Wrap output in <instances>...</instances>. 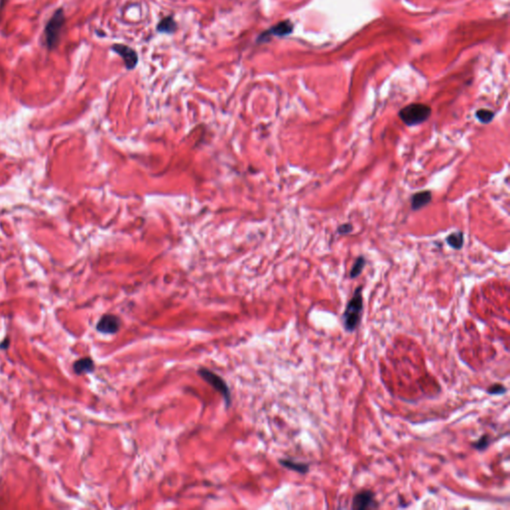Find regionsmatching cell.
Returning a JSON list of instances; mask_svg holds the SVG:
<instances>
[{
    "label": "cell",
    "mask_w": 510,
    "mask_h": 510,
    "mask_svg": "<svg viewBox=\"0 0 510 510\" xmlns=\"http://www.w3.org/2000/svg\"><path fill=\"white\" fill-rule=\"evenodd\" d=\"M364 312V297L363 286L360 285L356 288L352 298L347 303L345 311L342 315V323L344 329L352 333L359 327Z\"/></svg>",
    "instance_id": "6da1fadb"
},
{
    "label": "cell",
    "mask_w": 510,
    "mask_h": 510,
    "mask_svg": "<svg viewBox=\"0 0 510 510\" xmlns=\"http://www.w3.org/2000/svg\"><path fill=\"white\" fill-rule=\"evenodd\" d=\"M431 115V108L421 103L404 107L398 114L401 121L408 127H414L426 122Z\"/></svg>",
    "instance_id": "7a4b0ae2"
},
{
    "label": "cell",
    "mask_w": 510,
    "mask_h": 510,
    "mask_svg": "<svg viewBox=\"0 0 510 510\" xmlns=\"http://www.w3.org/2000/svg\"><path fill=\"white\" fill-rule=\"evenodd\" d=\"M197 374L202 380H204L208 385H210L215 391H217L222 396L226 408H229L231 405V394L226 382L220 376H218L217 374H215L207 368H199L197 370Z\"/></svg>",
    "instance_id": "3957f363"
},
{
    "label": "cell",
    "mask_w": 510,
    "mask_h": 510,
    "mask_svg": "<svg viewBox=\"0 0 510 510\" xmlns=\"http://www.w3.org/2000/svg\"><path fill=\"white\" fill-rule=\"evenodd\" d=\"M351 507L354 510L378 509L380 508V503L376 500V494L374 491L370 489H363L354 495Z\"/></svg>",
    "instance_id": "277c9868"
},
{
    "label": "cell",
    "mask_w": 510,
    "mask_h": 510,
    "mask_svg": "<svg viewBox=\"0 0 510 510\" xmlns=\"http://www.w3.org/2000/svg\"><path fill=\"white\" fill-rule=\"evenodd\" d=\"M293 28H294V25H293V23L290 20L280 21L276 25H274L271 28H269L268 30L262 32L258 36L256 42L257 43H266V42L270 41L271 36H276V37L287 36V35L292 33Z\"/></svg>",
    "instance_id": "5b68a950"
},
{
    "label": "cell",
    "mask_w": 510,
    "mask_h": 510,
    "mask_svg": "<svg viewBox=\"0 0 510 510\" xmlns=\"http://www.w3.org/2000/svg\"><path fill=\"white\" fill-rule=\"evenodd\" d=\"M64 23V15L63 11L60 9L58 10L53 17L50 19V21L47 24L46 27V40L50 47H53L56 45V42L58 41L59 34L61 31V28Z\"/></svg>",
    "instance_id": "8992f818"
},
{
    "label": "cell",
    "mask_w": 510,
    "mask_h": 510,
    "mask_svg": "<svg viewBox=\"0 0 510 510\" xmlns=\"http://www.w3.org/2000/svg\"><path fill=\"white\" fill-rule=\"evenodd\" d=\"M112 50L121 56L128 70H133L139 63V56L135 49L125 44H114Z\"/></svg>",
    "instance_id": "52a82bcc"
},
{
    "label": "cell",
    "mask_w": 510,
    "mask_h": 510,
    "mask_svg": "<svg viewBox=\"0 0 510 510\" xmlns=\"http://www.w3.org/2000/svg\"><path fill=\"white\" fill-rule=\"evenodd\" d=\"M121 326L122 321L118 316L114 314H105L97 323L96 329L98 332L102 334L113 335L119 332Z\"/></svg>",
    "instance_id": "ba28073f"
},
{
    "label": "cell",
    "mask_w": 510,
    "mask_h": 510,
    "mask_svg": "<svg viewBox=\"0 0 510 510\" xmlns=\"http://www.w3.org/2000/svg\"><path fill=\"white\" fill-rule=\"evenodd\" d=\"M432 199L430 190H423L416 192L411 197V208L413 211H418L423 207L428 205Z\"/></svg>",
    "instance_id": "9c48e42d"
},
{
    "label": "cell",
    "mask_w": 510,
    "mask_h": 510,
    "mask_svg": "<svg viewBox=\"0 0 510 510\" xmlns=\"http://www.w3.org/2000/svg\"><path fill=\"white\" fill-rule=\"evenodd\" d=\"M73 370L77 375H84L94 372L95 363L90 357H85L77 360L73 364Z\"/></svg>",
    "instance_id": "30bf717a"
},
{
    "label": "cell",
    "mask_w": 510,
    "mask_h": 510,
    "mask_svg": "<svg viewBox=\"0 0 510 510\" xmlns=\"http://www.w3.org/2000/svg\"><path fill=\"white\" fill-rule=\"evenodd\" d=\"M279 463L282 466H284L285 468L291 469V470L296 471V472L301 473V474L307 473L309 471V468H310V465L308 463L301 462V461H296V460L291 459V458L279 459Z\"/></svg>",
    "instance_id": "8fae6325"
},
{
    "label": "cell",
    "mask_w": 510,
    "mask_h": 510,
    "mask_svg": "<svg viewBox=\"0 0 510 510\" xmlns=\"http://www.w3.org/2000/svg\"><path fill=\"white\" fill-rule=\"evenodd\" d=\"M176 30H177V23L175 22L172 15H169V16L163 18L157 26V31L159 33L172 34Z\"/></svg>",
    "instance_id": "7c38bea8"
},
{
    "label": "cell",
    "mask_w": 510,
    "mask_h": 510,
    "mask_svg": "<svg viewBox=\"0 0 510 510\" xmlns=\"http://www.w3.org/2000/svg\"><path fill=\"white\" fill-rule=\"evenodd\" d=\"M445 242L449 247L455 250H460L463 247L464 243V234L462 231H454L451 232L446 238Z\"/></svg>",
    "instance_id": "4fadbf2b"
},
{
    "label": "cell",
    "mask_w": 510,
    "mask_h": 510,
    "mask_svg": "<svg viewBox=\"0 0 510 510\" xmlns=\"http://www.w3.org/2000/svg\"><path fill=\"white\" fill-rule=\"evenodd\" d=\"M366 258L363 256V255H361V256L357 257V259L355 260L353 266H352V269L350 271V278L351 279H355L357 278L358 276L361 275V273L363 272L365 266H366Z\"/></svg>",
    "instance_id": "5bb4252c"
},
{
    "label": "cell",
    "mask_w": 510,
    "mask_h": 510,
    "mask_svg": "<svg viewBox=\"0 0 510 510\" xmlns=\"http://www.w3.org/2000/svg\"><path fill=\"white\" fill-rule=\"evenodd\" d=\"M494 112L490 111V110H487V109H480V110H477L475 112V117L476 119L481 123V124H489L493 121L494 119Z\"/></svg>",
    "instance_id": "9a60e30c"
},
{
    "label": "cell",
    "mask_w": 510,
    "mask_h": 510,
    "mask_svg": "<svg viewBox=\"0 0 510 510\" xmlns=\"http://www.w3.org/2000/svg\"><path fill=\"white\" fill-rule=\"evenodd\" d=\"M492 442V439H491V436L489 434H483L482 436H480L476 441L472 442L471 445L473 448L477 449V450H485L489 444Z\"/></svg>",
    "instance_id": "2e32d148"
},
{
    "label": "cell",
    "mask_w": 510,
    "mask_h": 510,
    "mask_svg": "<svg viewBox=\"0 0 510 510\" xmlns=\"http://www.w3.org/2000/svg\"><path fill=\"white\" fill-rule=\"evenodd\" d=\"M486 392L489 395H502L507 392V389L501 384H493L486 390Z\"/></svg>",
    "instance_id": "e0dca14e"
},
{
    "label": "cell",
    "mask_w": 510,
    "mask_h": 510,
    "mask_svg": "<svg viewBox=\"0 0 510 510\" xmlns=\"http://www.w3.org/2000/svg\"><path fill=\"white\" fill-rule=\"evenodd\" d=\"M353 229H354L353 224L350 222H347V223H343L338 226L337 233L340 235H347V234L351 233L353 231Z\"/></svg>",
    "instance_id": "ac0fdd59"
},
{
    "label": "cell",
    "mask_w": 510,
    "mask_h": 510,
    "mask_svg": "<svg viewBox=\"0 0 510 510\" xmlns=\"http://www.w3.org/2000/svg\"><path fill=\"white\" fill-rule=\"evenodd\" d=\"M7 342H9V339L6 338L2 343L3 344H0V349H7L9 347V343L7 344Z\"/></svg>",
    "instance_id": "d6986e66"
}]
</instances>
